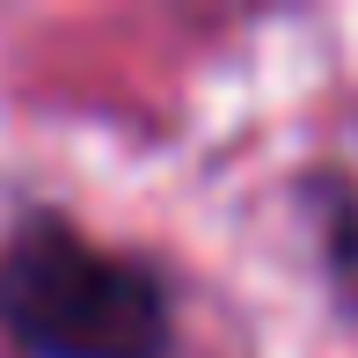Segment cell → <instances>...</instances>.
Masks as SVG:
<instances>
[{"label":"cell","mask_w":358,"mask_h":358,"mask_svg":"<svg viewBox=\"0 0 358 358\" xmlns=\"http://www.w3.org/2000/svg\"><path fill=\"white\" fill-rule=\"evenodd\" d=\"M0 329L22 358H169L176 307L139 256L73 220H22L0 249Z\"/></svg>","instance_id":"cell-1"},{"label":"cell","mask_w":358,"mask_h":358,"mask_svg":"<svg viewBox=\"0 0 358 358\" xmlns=\"http://www.w3.org/2000/svg\"><path fill=\"white\" fill-rule=\"evenodd\" d=\"M322 256H329L344 300H358V117L322 161Z\"/></svg>","instance_id":"cell-2"}]
</instances>
